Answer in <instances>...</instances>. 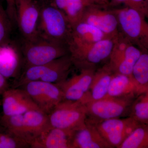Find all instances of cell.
<instances>
[{
  "mask_svg": "<svg viewBox=\"0 0 148 148\" xmlns=\"http://www.w3.org/2000/svg\"><path fill=\"white\" fill-rule=\"evenodd\" d=\"M38 31L39 36L45 39L68 45L72 27L64 12L51 2L41 5Z\"/></svg>",
  "mask_w": 148,
  "mask_h": 148,
  "instance_id": "cell-1",
  "label": "cell"
},
{
  "mask_svg": "<svg viewBox=\"0 0 148 148\" xmlns=\"http://www.w3.org/2000/svg\"><path fill=\"white\" fill-rule=\"evenodd\" d=\"M113 10L117 18L120 32L133 45L148 51V22L145 15L128 7Z\"/></svg>",
  "mask_w": 148,
  "mask_h": 148,
  "instance_id": "cell-2",
  "label": "cell"
},
{
  "mask_svg": "<svg viewBox=\"0 0 148 148\" xmlns=\"http://www.w3.org/2000/svg\"><path fill=\"white\" fill-rule=\"evenodd\" d=\"M22 51L26 68L47 64L70 54L69 46L53 42L38 36L31 40H24Z\"/></svg>",
  "mask_w": 148,
  "mask_h": 148,
  "instance_id": "cell-3",
  "label": "cell"
},
{
  "mask_svg": "<svg viewBox=\"0 0 148 148\" xmlns=\"http://www.w3.org/2000/svg\"><path fill=\"white\" fill-rule=\"evenodd\" d=\"M113 44V39L107 38L89 45H69L73 66L79 70H96L108 61Z\"/></svg>",
  "mask_w": 148,
  "mask_h": 148,
  "instance_id": "cell-4",
  "label": "cell"
},
{
  "mask_svg": "<svg viewBox=\"0 0 148 148\" xmlns=\"http://www.w3.org/2000/svg\"><path fill=\"white\" fill-rule=\"evenodd\" d=\"M73 66L69 54L47 64L28 67L19 79L18 86L36 81L53 84L61 82L68 78Z\"/></svg>",
  "mask_w": 148,
  "mask_h": 148,
  "instance_id": "cell-5",
  "label": "cell"
},
{
  "mask_svg": "<svg viewBox=\"0 0 148 148\" xmlns=\"http://www.w3.org/2000/svg\"><path fill=\"white\" fill-rule=\"evenodd\" d=\"M135 97L106 96L100 100L85 103L87 112L86 120L95 124L106 120L128 116L130 107Z\"/></svg>",
  "mask_w": 148,
  "mask_h": 148,
  "instance_id": "cell-6",
  "label": "cell"
},
{
  "mask_svg": "<svg viewBox=\"0 0 148 148\" xmlns=\"http://www.w3.org/2000/svg\"><path fill=\"white\" fill-rule=\"evenodd\" d=\"M113 41L107 63L114 73L132 75L134 67L143 50L132 44L120 32Z\"/></svg>",
  "mask_w": 148,
  "mask_h": 148,
  "instance_id": "cell-7",
  "label": "cell"
},
{
  "mask_svg": "<svg viewBox=\"0 0 148 148\" xmlns=\"http://www.w3.org/2000/svg\"><path fill=\"white\" fill-rule=\"evenodd\" d=\"M48 116L51 127L75 130L85 124L86 107L81 101L64 100L56 106Z\"/></svg>",
  "mask_w": 148,
  "mask_h": 148,
  "instance_id": "cell-8",
  "label": "cell"
},
{
  "mask_svg": "<svg viewBox=\"0 0 148 148\" xmlns=\"http://www.w3.org/2000/svg\"><path fill=\"white\" fill-rule=\"evenodd\" d=\"M23 86L41 110L47 114L64 100L63 91L56 84L36 81L27 83Z\"/></svg>",
  "mask_w": 148,
  "mask_h": 148,
  "instance_id": "cell-9",
  "label": "cell"
},
{
  "mask_svg": "<svg viewBox=\"0 0 148 148\" xmlns=\"http://www.w3.org/2000/svg\"><path fill=\"white\" fill-rule=\"evenodd\" d=\"M141 124L131 117L127 116L106 120L94 125L112 147L119 148Z\"/></svg>",
  "mask_w": 148,
  "mask_h": 148,
  "instance_id": "cell-10",
  "label": "cell"
},
{
  "mask_svg": "<svg viewBox=\"0 0 148 148\" xmlns=\"http://www.w3.org/2000/svg\"><path fill=\"white\" fill-rule=\"evenodd\" d=\"M16 21L24 40L38 36V26L41 5L37 0H15Z\"/></svg>",
  "mask_w": 148,
  "mask_h": 148,
  "instance_id": "cell-11",
  "label": "cell"
},
{
  "mask_svg": "<svg viewBox=\"0 0 148 148\" xmlns=\"http://www.w3.org/2000/svg\"><path fill=\"white\" fill-rule=\"evenodd\" d=\"M81 22L96 27L112 39L119 33L116 15L108 8L95 5L86 6Z\"/></svg>",
  "mask_w": 148,
  "mask_h": 148,
  "instance_id": "cell-12",
  "label": "cell"
},
{
  "mask_svg": "<svg viewBox=\"0 0 148 148\" xmlns=\"http://www.w3.org/2000/svg\"><path fill=\"white\" fill-rule=\"evenodd\" d=\"M64 81L56 84L64 93V100L82 102L89 91L95 69H82Z\"/></svg>",
  "mask_w": 148,
  "mask_h": 148,
  "instance_id": "cell-13",
  "label": "cell"
},
{
  "mask_svg": "<svg viewBox=\"0 0 148 148\" xmlns=\"http://www.w3.org/2000/svg\"><path fill=\"white\" fill-rule=\"evenodd\" d=\"M2 96V105L5 115L23 114L35 110L41 111L24 89L8 88Z\"/></svg>",
  "mask_w": 148,
  "mask_h": 148,
  "instance_id": "cell-14",
  "label": "cell"
},
{
  "mask_svg": "<svg viewBox=\"0 0 148 148\" xmlns=\"http://www.w3.org/2000/svg\"><path fill=\"white\" fill-rule=\"evenodd\" d=\"M74 131L51 126L37 137L30 147L35 148H73Z\"/></svg>",
  "mask_w": 148,
  "mask_h": 148,
  "instance_id": "cell-15",
  "label": "cell"
},
{
  "mask_svg": "<svg viewBox=\"0 0 148 148\" xmlns=\"http://www.w3.org/2000/svg\"><path fill=\"white\" fill-rule=\"evenodd\" d=\"M73 148H113L103 138L95 125L86 121L85 124L74 131Z\"/></svg>",
  "mask_w": 148,
  "mask_h": 148,
  "instance_id": "cell-16",
  "label": "cell"
},
{
  "mask_svg": "<svg viewBox=\"0 0 148 148\" xmlns=\"http://www.w3.org/2000/svg\"><path fill=\"white\" fill-rule=\"evenodd\" d=\"M114 74L107 62L96 69L92 77L89 91L82 103L85 104L105 98L108 93Z\"/></svg>",
  "mask_w": 148,
  "mask_h": 148,
  "instance_id": "cell-17",
  "label": "cell"
},
{
  "mask_svg": "<svg viewBox=\"0 0 148 148\" xmlns=\"http://www.w3.org/2000/svg\"><path fill=\"white\" fill-rule=\"evenodd\" d=\"M140 92L133 75L114 73L106 96L123 98L136 96Z\"/></svg>",
  "mask_w": 148,
  "mask_h": 148,
  "instance_id": "cell-18",
  "label": "cell"
},
{
  "mask_svg": "<svg viewBox=\"0 0 148 148\" xmlns=\"http://www.w3.org/2000/svg\"><path fill=\"white\" fill-rule=\"evenodd\" d=\"M107 38H110L96 27L80 22L72 27L71 38L68 46L89 45Z\"/></svg>",
  "mask_w": 148,
  "mask_h": 148,
  "instance_id": "cell-19",
  "label": "cell"
},
{
  "mask_svg": "<svg viewBox=\"0 0 148 148\" xmlns=\"http://www.w3.org/2000/svg\"><path fill=\"white\" fill-rule=\"evenodd\" d=\"M25 130L32 143L42 132L51 127L48 114L42 111L32 110L23 114Z\"/></svg>",
  "mask_w": 148,
  "mask_h": 148,
  "instance_id": "cell-20",
  "label": "cell"
},
{
  "mask_svg": "<svg viewBox=\"0 0 148 148\" xmlns=\"http://www.w3.org/2000/svg\"><path fill=\"white\" fill-rule=\"evenodd\" d=\"M1 122L8 133L30 146V140L24 126L23 114L10 116L3 115Z\"/></svg>",
  "mask_w": 148,
  "mask_h": 148,
  "instance_id": "cell-21",
  "label": "cell"
},
{
  "mask_svg": "<svg viewBox=\"0 0 148 148\" xmlns=\"http://www.w3.org/2000/svg\"><path fill=\"white\" fill-rule=\"evenodd\" d=\"M128 116L140 123L148 125V88L135 97L130 107Z\"/></svg>",
  "mask_w": 148,
  "mask_h": 148,
  "instance_id": "cell-22",
  "label": "cell"
},
{
  "mask_svg": "<svg viewBox=\"0 0 148 148\" xmlns=\"http://www.w3.org/2000/svg\"><path fill=\"white\" fill-rule=\"evenodd\" d=\"M132 75L140 92L148 88V51H143L134 67Z\"/></svg>",
  "mask_w": 148,
  "mask_h": 148,
  "instance_id": "cell-23",
  "label": "cell"
},
{
  "mask_svg": "<svg viewBox=\"0 0 148 148\" xmlns=\"http://www.w3.org/2000/svg\"><path fill=\"white\" fill-rule=\"evenodd\" d=\"M119 148H148V125H139Z\"/></svg>",
  "mask_w": 148,
  "mask_h": 148,
  "instance_id": "cell-24",
  "label": "cell"
},
{
  "mask_svg": "<svg viewBox=\"0 0 148 148\" xmlns=\"http://www.w3.org/2000/svg\"><path fill=\"white\" fill-rule=\"evenodd\" d=\"M86 6L83 0H68L64 13L72 27L81 21Z\"/></svg>",
  "mask_w": 148,
  "mask_h": 148,
  "instance_id": "cell-25",
  "label": "cell"
},
{
  "mask_svg": "<svg viewBox=\"0 0 148 148\" xmlns=\"http://www.w3.org/2000/svg\"><path fill=\"white\" fill-rule=\"evenodd\" d=\"M12 23L7 12L0 4V47L7 45L8 43Z\"/></svg>",
  "mask_w": 148,
  "mask_h": 148,
  "instance_id": "cell-26",
  "label": "cell"
},
{
  "mask_svg": "<svg viewBox=\"0 0 148 148\" xmlns=\"http://www.w3.org/2000/svg\"><path fill=\"white\" fill-rule=\"evenodd\" d=\"M121 4L139 11L147 17L148 0H111L110 6H116Z\"/></svg>",
  "mask_w": 148,
  "mask_h": 148,
  "instance_id": "cell-27",
  "label": "cell"
},
{
  "mask_svg": "<svg viewBox=\"0 0 148 148\" xmlns=\"http://www.w3.org/2000/svg\"><path fill=\"white\" fill-rule=\"evenodd\" d=\"M28 146L10 133L0 132V148L23 147Z\"/></svg>",
  "mask_w": 148,
  "mask_h": 148,
  "instance_id": "cell-28",
  "label": "cell"
},
{
  "mask_svg": "<svg viewBox=\"0 0 148 148\" xmlns=\"http://www.w3.org/2000/svg\"><path fill=\"white\" fill-rule=\"evenodd\" d=\"M7 3L6 11L12 22L16 21L15 0H5Z\"/></svg>",
  "mask_w": 148,
  "mask_h": 148,
  "instance_id": "cell-29",
  "label": "cell"
},
{
  "mask_svg": "<svg viewBox=\"0 0 148 148\" xmlns=\"http://www.w3.org/2000/svg\"><path fill=\"white\" fill-rule=\"evenodd\" d=\"M88 5H95L107 8L110 6L111 0H88Z\"/></svg>",
  "mask_w": 148,
  "mask_h": 148,
  "instance_id": "cell-30",
  "label": "cell"
},
{
  "mask_svg": "<svg viewBox=\"0 0 148 148\" xmlns=\"http://www.w3.org/2000/svg\"><path fill=\"white\" fill-rule=\"evenodd\" d=\"M68 0H52L51 3L59 10L65 12L67 6Z\"/></svg>",
  "mask_w": 148,
  "mask_h": 148,
  "instance_id": "cell-31",
  "label": "cell"
},
{
  "mask_svg": "<svg viewBox=\"0 0 148 148\" xmlns=\"http://www.w3.org/2000/svg\"><path fill=\"white\" fill-rule=\"evenodd\" d=\"M8 89V83L6 77L0 73V95Z\"/></svg>",
  "mask_w": 148,
  "mask_h": 148,
  "instance_id": "cell-32",
  "label": "cell"
},
{
  "mask_svg": "<svg viewBox=\"0 0 148 148\" xmlns=\"http://www.w3.org/2000/svg\"><path fill=\"white\" fill-rule=\"evenodd\" d=\"M85 3L86 4V5H88V0H84Z\"/></svg>",
  "mask_w": 148,
  "mask_h": 148,
  "instance_id": "cell-33",
  "label": "cell"
},
{
  "mask_svg": "<svg viewBox=\"0 0 148 148\" xmlns=\"http://www.w3.org/2000/svg\"><path fill=\"white\" fill-rule=\"evenodd\" d=\"M1 104H2V103H1V102H0V106H1Z\"/></svg>",
  "mask_w": 148,
  "mask_h": 148,
  "instance_id": "cell-34",
  "label": "cell"
},
{
  "mask_svg": "<svg viewBox=\"0 0 148 148\" xmlns=\"http://www.w3.org/2000/svg\"><path fill=\"white\" fill-rule=\"evenodd\" d=\"M83 1L84 2L85 4L86 5V4L85 3V2L84 1V0H83ZM86 6H87V5H86Z\"/></svg>",
  "mask_w": 148,
  "mask_h": 148,
  "instance_id": "cell-35",
  "label": "cell"
},
{
  "mask_svg": "<svg viewBox=\"0 0 148 148\" xmlns=\"http://www.w3.org/2000/svg\"><path fill=\"white\" fill-rule=\"evenodd\" d=\"M147 17H148V14Z\"/></svg>",
  "mask_w": 148,
  "mask_h": 148,
  "instance_id": "cell-36",
  "label": "cell"
},
{
  "mask_svg": "<svg viewBox=\"0 0 148 148\" xmlns=\"http://www.w3.org/2000/svg\"></svg>",
  "mask_w": 148,
  "mask_h": 148,
  "instance_id": "cell-37",
  "label": "cell"
}]
</instances>
